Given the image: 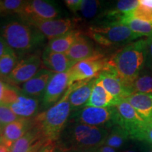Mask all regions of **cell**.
I'll return each mask as SVG.
<instances>
[{
    "label": "cell",
    "instance_id": "obj_15",
    "mask_svg": "<svg viewBox=\"0 0 152 152\" xmlns=\"http://www.w3.org/2000/svg\"><path fill=\"white\" fill-rule=\"evenodd\" d=\"M33 127V120L19 118L17 121L5 125L0 140L11 149L12 146Z\"/></svg>",
    "mask_w": 152,
    "mask_h": 152
},
{
    "label": "cell",
    "instance_id": "obj_9",
    "mask_svg": "<svg viewBox=\"0 0 152 152\" xmlns=\"http://www.w3.org/2000/svg\"><path fill=\"white\" fill-rule=\"evenodd\" d=\"M60 10L54 1L45 0H30L26 1L19 13L21 20L24 22L31 20H49L58 18Z\"/></svg>",
    "mask_w": 152,
    "mask_h": 152
},
{
    "label": "cell",
    "instance_id": "obj_21",
    "mask_svg": "<svg viewBox=\"0 0 152 152\" xmlns=\"http://www.w3.org/2000/svg\"><path fill=\"white\" fill-rule=\"evenodd\" d=\"M115 99L106 90L97 80L96 79L92 87L90 99L85 106L105 108L115 106L118 104Z\"/></svg>",
    "mask_w": 152,
    "mask_h": 152
},
{
    "label": "cell",
    "instance_id": "obj_38",
    "mask_svg": "<svg viewBox=\"0 0 152 152\" xmlns=\"http://www.w3.org/2000/svg\"><path fill=\"white\" fill-rule=\"evenodd\" d=\"M96 152H120L118 150L114 149V148H112L111 147H109V146L104 145L101 146L100 147H99L96 150Z\"/></svg>",
    "mask_w": 152,
    "mask_h": 152
},
{
    "label": "cell",
    "instance_id": "obj_36",
    "mask_svg": "<svg viewBox=\"0 0 152 152\" xmlns=\"http://www.w3.org/2000/svg\"><path fill=\"white\" fill-rule=\"evenodd\" d=\"M56 144L54 142H47L41 149L39 150V152H54L56 149Z\"/></svg>",
    "mask_w": 152,
    "mask_h": 152
},
{
    "label": "cell",
    "instance_id": "obj_46",
    "mask_svg": "<svg viewBox=\"0 0 152 152\" xmlns=\"http://www.w3.org/2000/svg\"><path fill=\"white\" fill-rule=\"evenodd\" d=\"M149 122H151V123H152V118H151V120H150V121H149Z\"/></svg>",
    "mask_w": 152,
    "mask_h": 152
},
{
    "label": "cell",
    "instance_id": "obj_22",
    "mask_svg": "<svg viewBox=\"0 0 152 152\" xmlns=\"http://www.w3.org/2000/svg\"><path fill=\"white\" fill-rule=\"evenodd\" d=\"M81 34V32L77 30L68 32L64 35L49 40L45 49L51 52L66 54Z\"/></svg>",
    "mask_w": 152,
    "mask_h": 152
},
{
    "label": "cell",
    "instance_id": "obj_5",
    "mask_svg": "<svg viewBox=\"0 0 152 152\" xmlns=\"http://www.w3.org/2000/svg\"><path fill=\"white\" fill-rule=\"evenodd\" d=\"M85 34L96 43L104 47L131 42L142 36L134 33L128 27L121 23L91 26Z\"/></svg>",
    "mask_w": 152,
    "mask_h": 152
},
{
    "label": "cell",
    "instance_id": "obj_44",
    "mask_svg": "<svg viewBox=\"0 0 152 152\" xmlns=\"http://www.w3.org/2000/svg\"><path fill=\"white\" fill-rule=\"evenodd\" d=\"M4 126L2 123H1V121H0V136L2 135L3 130H4Z\"/></svg>",
    "mask_w": 152,
    "mask_h": 152
},
{
    "label": "cell",
    "instance_id": "obj_39",
    "mask_svg": "<svg viewBox=\"0 0 152 152\" xmlns=\"http://www.w3.org/2000/svg\"><path fill=\"white\" fill-rule=\"evenodd\" d=\"M139 3L147 8L152 9V0H140L139 1Z\"/></svg>",
    "mask_w": 152,
    "mask_h": 152
},
{
    "label": "cell",
    "instance_id": "obj_10",
    "mask_svg": "<svg viewBox=\"0 0 152 152\" xmlns=\"http://www.w3.org/2000/svg\"><path fill=\"white\" fill-rule=\"evenodd\" d=\"M42 65V54L39 52L33 53L18 61L7 78L15 85L24 84L37 73Z\"/></svg>",
    "mask_w": 152,
    "mask_h": 152
},
{
    "label": "cell",
    "instance_id": "obj_20",
    "mask_svg": "<svg viewBox=\"0 0 152 152\" xmlns=\"http://www.w3.org/2000/svg\"><path fill=\"white\" fill-rule=\"evenodd\" d=\"M128 102L144 121L152 118V94L132 93L124 99Z\"/></svg>",
    "mask_w": 152,
    "mask_h": 152
},
{
    "label": "cell",
    "instance_id": "obj_34",
    "mask_svg": "<svg viewBox=\"0 0 152 152\" xmlns=\"http://www.w3.org/2000/svg\"><path fill=\"white\" fill-rule=\"evenodd\" d=\"M83 0H66L64 3L72 12H79Z\"/></svg>",
    "mask_w": 152,
    "mask_h": 152
},
{
    "label": "cell",
    "instance_id": "obj_45",
    "mask_svg": "<svg viewBox=\"0 0 152 152\" xmlns=\"http://www.w3.org/2000/svg\"><path fill=\"white\" fill-rule=\"evenodd\" d=\"M54 152H64V151L61 149H60L59 147H56V149H55V151Z\"/></svg>",
    "mask_w": 152,
    "mask_h": 152
},
{
    "label": "cell",
    "instance_id": "obj_3",
    "mask_svg": "<svg viewBox=\"0 0 152 152\" xmlns=\"http://www.w3.org/2000/svg\"><path fill=\"white\" fill-rule=\"evenodd\" d=\"M109 130L69 121L55 142L63 151L73 149H97L104 145Z\"/></svg>",
    "mask_w": 152,
    "mask_h": 152
},
{
    "label": "cell",
    "instance_id": "obj_26",
    "mask_svg": "<svg viewBox=\"0 0 152 152\" xmlns=\"http://www.w3.org/2000/svg\"><path fill=\"white\" fill-rule=\"evenodd\" d=\"M125 25L132 30L134 33L142 36H152V24L150 23L143 21L139 19L132 18V16L126 18L120 23Z\"/></svg>",
    "mask_w": 152,
    "mask_h": 152
},
{
    "label": "cell",
    "instance_id": "obj_30",
    "mask_svg": "<svg viewBox=\"0 0 152 152\" xmlns=\"http://www.w3.org/2000/svg\"><path fill=\"white\" fill-rule=\"evenodd\" d=\"M19 93L14 87L0 79V105H8Z\"/></svg>",
    "mask_w": 152,
    "mask_h": 152
},
{
    "label": "cell",
    "instance_id": "obj_41",
    "mask_svg": "<svg viewBox=\"0 0 152 152\" xmlns=\"http://www.w3.org/2000/svg\"><path fill=\"white\" fill-rule=\"evenodd\" d=\"M96 149H73V150H68L64 152H96Z\"/></svg>",
    "mask_w": 152,
    "mask_h": 152
},
{
    "label": "cell",
    "instance_id": "obj_43",
    "mask_svg": "<svg viewBox=\"0 0 152 152\" xmlns=\"http://www.w3.org/2000/svg\"><path fill=\"white\" fill-rule=\"evenodd\" d=\"M122 152H138V151H137V149H134V148H129V149H125Z\"/></svg>",
    "mask_w": 152,
    "mask_h": 152
},
{
    "label": "cell",
    "instance_id": "obj_33",
    "mask_svg": "<svg viewBox=\"0 0 152 152\" xmlns=\"http://www.w3.org/2000/svg\"><path fill=\"white\" fill-rule=\"evenodd\" d=\"M138 141L144 142L152 147V123L147 121V125L142 131Z\"/></svg>",
    "mask_w": 152,
    "mask_h": 152
},
{
    "label": "cell",
    "instance_id": "obj_13",
    "mask_svg": "<svg viewBox=\"0 0 152 152\" xmlns=\"http://www.w3.org/2000/svg\"><path fill=\"white\" fill-rule=\"evenodd\" d=\"M39 100L20 92L8 106L17 116L22 118L31 119L37 115Z\"/></svg>",
    "mask_w": 152,
    "mask_h": 152
},
{
    "label": "cell",
    "instance_id": "obj_17",
    "mask_svg": "<svg viewBox=\"0 0 152 152\" xmlns=\"http://www.w3.org/2000/svg\"><path fill=\"white\" fill-rule=\"evenodd\" d=\"M44 67L54 73H61L69 71L76 63L72 61L66 54L51 52L45 49L42 54Z\"/></svg>",
    "mask_w": 152,
    "mask_h": 152
},
{
    "label": "cell",
    "instance_id": "obj_31",
    "mask_svg": "<svg viewBox=\"0 0 152 152\" xmlns=\"http://www.w3.org/2000/svg\"><path fill=\"white\" fill-rule=\"evenodd\" d=\"M132 18L152 24V9L147 8L139 3L137 7L132 12Z\"/></svg>",
    "mask_w": 152,
    "mask_h": 152
},
{
    "label": "cell",
    "instance_id": "obj_42",
    "mask_svg": "<svg viewBox=\"0 0 152 152\" xmlns=\"http://www.w3.org/2000/svg\"><path fill=\"white\" fill-rule=\"evenodd\" d=\"M146 145L144 146L142 149V152H152V147L149 145V144H145Z\"/></svg>",
    "mask_w": 152,
    "mask_h": 152
},
{
    "label": "cell",
    "instance_id": "obj_18",
    "mask_svg": "<svg viewBox=\"0 0 152 152\" xmlns=\"http://www.w3.org/2000/svg\"><path fill=\"white\" fill-rule=\"evenodd\" d=\"M96 80L111 94L118 102L124 100L129 94L124 85L115 73L109 71H102Z\"/></svg>",
    "mask_w": 152,
    "mask_h": 152
},
{
    "label": "cell",
    "instance_id": "obj_14",
    "mask_svg": "<svg viewBox=\"0 0 152 152\" xmlns=\"http://www.w3.org/2000/svg\"><path fill=\"white\" fill-rule=\"evenodd\" d=\"M53 75L52 71L45 67L41 68L31 79L23 84L21 92L32 97L42 96Z\"/></svg>",
    "mask_w": 152,
    "mask_h": 152
},
{
    "label": "cell",
    "instance_id": "obj_19",
    "mask_svg": "<svg viewBox=\"0 0 152 152\" xmlns=\"http://www.w3.org/2000/svg\"><path fill=\"white\" fill-rule=\"evenodd\" d=\"M98 54L94 50L92 44L81 34L66 54L72 61L77 63L92 58Z\"/></svg>",
    "mask_w": 152,
    "mask_h": 152
},
{
    "label": "cell",
    "instance_id": "obj_37",
    "mask_svg": "<svg viewBox=\"0 0 152 152\" xmlns=\"http://www.w3.org/2000/svg\"><path fill=\"white\" fill-rule=\"evenodd\" d=\"M47 142H48L45 141V140H39V141H38L37 142H36V143L34 144V145L32 147V148L29 150V151L28 152H39V150L41 149V148L43 146L47 143Z\"/></svg>",
    "mask_w": 152,
    "mask_h": 152
},
{
    "label": "cell",
    "instance_id": "obj_29",
    "mask_svg": "<svg viewBox=\"0 0 152 152\" xmlns=\"http://www.w3.org/2000/svg\"><path fill=\"white\" fill-rule=\"evenodd\" d=\"M18 62V56L15 53H9L0 57V77H8Z\"/></svg>",
    "mask_w": 152,
    "mask_h": 152
},
{
    "label": "cell",
    "instance_id": "obj_12",
    "mask_svg": "<svg viewBox=\"0 0 152 152\" xmlns=\"http://www.w3.org/2000/svg\"><path fill=\"white\" fill-rule=\"evenodd\" d=\"M69 87L68 71L54 73L42 95V105L45 110L59 101Z\"/></svg>",
    "mask_w": 152,
    "mask_h": 152
},
{
    "label": "cell",
    "instance_id": "obj_16",
    "mask_svg": "<svg viewBox=\"0 0 152 152\" xmlns=\"http://www.w3.org/2000/svg\"><path fill=\"white\" fill-rule=\"evenodd\" d=\"M96 79L71 85L72 90L68 97L71 111H76L86 106L87 102L90 99Z\"/></svg>",
    "mask_w": 152,
    "mask_h": 152
},
{
    "label": "cell",
    "instance_id": "obj_24",
    "mask_svg": "<svg viewBox=\"0 0 152 152\" xmlns=\"http://www.w3.org/2000/svg\"><path fill=\"white\" fill-rule=\"evenodd\" d=\"M132 93L152 94V70L145 66L140 72L131 86Z\"/></svg>",
    "mask_w": 152,
    "mask_h": 152
},
{
    "label": "cell",
    "instance_id": "obj_11",
    "mask_svg": "<svg viewBox=\"0 0 152 152\" xmlns=\"http://www.w3.org/2000/svg\"><path fill=\"white\" fill-rule=\"evenodd\" d=\"M25 23L35 27L49 40L75 30L76 26V20L71 18L31 20Z\"/></svg>",
    "mask_w": 152,
    "mask_h": 152
},
{
    "label": "cell",
    "instance_id": "obj_32",
    "mask_svg": "<svg viewBox=\"0 0 152 152\" xmlns=\"http://www.w3.org/2000/svg\"><path fill=\"white\" fill-rule=\"evenodd\" d=\"M19 118H20L17 116L8 106L4 105V104L0 105V121L4 126L14 122Z\"/></svg>",
    "mask_w": 152,
    "mask_h": 152
},
{
    "label": "cell",
    "instance_id": "obj_4",
    "mask_svg": "<svg viewBox=\"0 0 152 152\" xmlns=\"http://www.w3.org/2000/svg\"><path fill=\"white\" fill-rule=\"evenodd\" d=\"M0 35L17 56L33 52L45 39L40 32L23 20L7 22L0 28Z\"/></svg>",
    "mask_w": 152,
    "mask_h": 152
},
{
    "label": "cell",
    "instance_id": "obj_25",
    "mask_svg": "<svg viewBox=\"0 0 152 152\" xmlns=\"http://www.w3.org/2000/svg\"><path fill=\"white\" fill-rule=\"evenodd\" d=\"M40 140H43L40 134L33 126L22 137L15 142L11 147V152H28L34 144Z\"/></svg>",
    "mask_w": 152,
    "mask_h": 152
},
{
    "label": "cell",
    "instance_id": "obj_47",
    "mask_svg": "<svg viewBox=\"0 0 152 152\" xmlns=\"http://www.w3.org/2000/svg\"><path fill=\"white\" fill-rule=\"evenodd\" d=\"M0 79H1V77H0Z\"/></svg>",
    "mask_w": 152,
    "mask_h": 152
},
{
    "label": "cell",
    "instance_id": "obj_27",
    "mask_svg": "<svg viewBox=\"0 0 152 152\" xmlns=\"http://www.w3.org/2000/svg\"><path fill=\"white\" fill-rule=\"evenodd\" d=\"M25 3V0H0V17L18 15Z\"/></svg>",
    "mask_w": 152,
    "mask_h": 152
},
{
    "label": "cell",
    "instance_id": "obj_2",
    "mask_svg": "<svg viewBox=\"0 0 152 152\" xmlns=\"http://www.w3.org/2000/svg\"><path fill=\"white\" fill-rule=\"evenodd\" d=\"M71 90L72 85L57 103L33 118V126L45 141L55 143L67 125L71 114L68 99Z\"/></svg>",
    "mask_w": 152,
    "mask_h": 152
},
{
    "label": "cell",
    "instance_id": "obj_28",
    "mask_svg": "<svg viewBox=\"0 0 152 152\" xmlns=\"http://www.w3.org/2000/svg\"><path fill=\"white\" fill-rule=\"evenodd\" d=\"M102 1L97 0H83L79 12L84 18L91 19L99 15Z\"/></svg>",
    "mask_w": 152,
    "mask_h": 152
},
{
    "label": "cell",
    "instance_id": "obj_7",
    "mask_svg": "<svg viewBox=\"0 0 152 152\" xmlns=\"http://www.w3.org/2000/svg\"><path fill=\"white\" fill-rule=\"evenodd\" d=\"M113 107L115 125L124 129L130 135V140L138 141L147 121H144L126 101H121Z\"/></svg>",
    "mask_w": 152,
    "mask_h": 152
},
{
    "label": "cell",
    "instance_id": "obj_35",
    "mask_svg": "<svg viewBox=\"0 0 152 152\" xmlns=\"http://www.w3.org/2000/svg\"><path fill=\"white\" fill-rule=\"evenodd\" d=\"M9 53H14V52L9 47L4 39L0 35V57Z\"/></svg>",
    "mask_w": 152,
    "mask_h": 152
},
{
    "label": "cell",
    "instance_id": "obj_8",
    "mask_svg": "<svg viewBox=\"0 0 152 152\" xmlns=\"http://www.w3.org/2000/svg\"><path fill=\"white\" fill-rule=\"evenodd\" d=\"M107 60L103 55L98 54L92 58L76 63L68 71L69 86L74 83L97 78L105 68Z\"/></svg>",
    "mask_w": 152,
    "mask_h": 152
},
{
    "label": "cell",
    "instance_id": "obj_40",
    "mask_svg": "<svg viewBox=\"0 0 152 152\" xmlns=\"http://www.w3.org/2000/svg\"><path fill=\"white\" fill-rule=\"evenodd\" d=\"M11 148L0 140V152H11Z\"/></svg>",
    "mask_w": 152,
    "mask_h": 152
},
{
    "label": "cell",
    "instance_id": "obj_23",
    "mask_svg": "<svg viewBox=\"0 0 152 152\" xmlns=\"http://www.w3.org/2000/svg\"><path fill=\"white\" fill-rule=\"evenodd\" d=\"M130 140L128 133L121 126L115 125L109 130L104 144L119 150L124 147Z\"/></svg>",
    "mask_w": 152,
    "mask_h": 152
},
{
    "label": "cell",
    "instance_id": "obj_6",
    "mask_svg": "<svg viewBox=\"0 0 152 152\" xmlns=\"http://www.w3.org/2000/svg\"><path fill=\"white\" fill-rule=\"evenodd\" d=\"M69 121L110 130L115 125V110L113 106L105 108L85 106L73 111Z\"/></svg>",
    "mask_w": 152,
    "mask_h": 152
},
{
    "label": "cell",
    "instance_id": "obj_1",
    "mask_svg": "<svg viewBox=\"0 0 152 152\" xmlns=\"http://www.w3.org/2000/svg\"><path fill=\"white\" fill-rule=\"evenodd\" d=\"M145 39L129 43L107 60V65L131 94V86L146 65Z\"/></svg>",
    "mask_w": 152,
    "mask_h": 152
}]
</instances>
